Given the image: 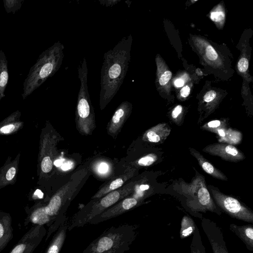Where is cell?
<instances>
[{"instance_id": "cell-26", "label": "cell", "mask_w": 253, "mask_h": 253, "mask_svg": "<svg viewBox=\"0 0 253 253\" xmlns=\"http://www.w3.org/2000/svg\"><path fill=\"white\" fill-rule=\"evenodd\" d=\"M225 14L222 11L212 12L211 14V19L214 22H220L224 18Z\"/></svg>"}, {"instance_id": "cell-32", "label": "cell", "mask_w": 253, "mask_h": 253, "mask_svg": "<svg viewBox=\"0 0 253 253\" xmlns=\"http://www.w3.org/2000/svg\"><path fill=\"white\" fill-rule=\"evenodd\" d=\"M182 107L181 105L177 106L172 112V117L173 119L176 118L181 113Z\"/></svg>"}, {"instance_id": "cell-6", "label": "cell", "mask_w": 253, "mask_h": 253, "mask_svg": "<svg viewBox=\"0 0 253 253\" xmlns=\"http://www.w3.org/2000/svg\"><path fill=\"white\" fill-rule=\"evenodd\" d=\"M46 232L44 226H33L8 253H33Z\"/></svg>"}, {"instance_id": "cell-40", "label": "cell", "mask_w": 253, "mask_h": 253, "mask_svg": "<svg viewBox=\"0 0 253 253\" xmlns=\"http://www.w3.org/2000/svg\"><path fill=\"white\" fill-rule=\"evenodd\" d=\"M61 164V161L60 160H56L54 162L55 165H56L57 166H60Z\"/></svg>"}, {"instance_id": "cell-35", "label": "cell", "mask_w": 253, "mask_h": 253, "mask_svg": "<svg viewBox=\"0 0 253 253\" xmlns=\"http://www.w3.org/2000/svg\"><path fill=\"white\" fill-rule=\"evenodd\" d=\"M184 84V81L180 79H177L174 82V84L176 87H181Z\"/></svg>"}, {"instance_id": "cell-16", "label": "cell", "mask_w": 253, "mask_h": 253, "mask_svg": "<svg viewBox=\"0 0 253 253\" xmlns=\"http://www.w3.org/2000/svg\"><path fill=\"white\" fill-rule=\"evenodd\" d=\"M18 158L14 160L10 164L8 163L1 168L0 171V188L4 186L14 179L17 172V168L18 164Z\"/></svg>"}, {"instance_id": "cell-7", "label": "cell", "mask_w": 253, "mask_h": 253, "mask_svg": "<svg viewBox=\"0 0 253 253\" xmlns=\"http://www.w3.org/2000/svg\"><path fill=\"white\" fill-rule=\"evenodd\" d=\"M202 226L211 245L213 253H229L220 228L213 221L204 218Z\"/></svg>"}, {"instance_id": "cell-10", "label": "cell", "mask_w": 253, "mask_h": 253, "mask_svg": "<svg viewBox=\"0 0 253 253\" xmlns=\"http://www.w3.org/2000/svg\"><path fill=\"white\" fill-rule=\"evenodd\" d=\"M13 231L10 214L0 211V253L12 239Z\"/></svg>"}, {"instance_id": "cell-33", "label": "cell", "mask_w": 253, "mask_h": 253, "mask_svg": "<svg viewBox=\"0 0 253 253\" xmlns=\"http://www.w3.org/2000/svg\"><path fill=\"white\" fill-rule=\"evenodd\" d=\"M220 125L221 122L219 120L211 121L207 124L208 126L210 128H217Z\"/></svg>"}, {"instance_id": "cell-1", "label": "cell", "mask_w": 253, "mask_h": 253, "mask_svg": "<svg viewBox=\"0 0 253 253\" xmlns=\"http://www.w3.org/2000/svg\"><path fill=\"white\" fill-rule=\"evenodd\" d=\"M132 36L123 37L104 54L100 73V106L103 109L119 91L130 61Z\"/></svg>"}, {"instance_id": "cell-31", "label": "cell", "mask_w": 253, "mask_h": 253, "mask_svg": "<svg viewBox=\"0 0 253 253\" xmlns=\"http://www.w3.org/2000/svg\"><path fill=\"white\" fill-rule=\"evenodd\" d=\"M109 167L105 163H100L97 168L98 171L102 174L107 172L108 170Z\"/></svg>"}, {"instance_id": "cell-3", "label": "cell", "mask_w": 253, "mask_h": 253, "mask_svg": "<svg viewBox=\"0 0 253 253\" xmlns=\"http://www.w3.org/2000/svg\"><path fill=\"white\" fill-rule=\"evenodd\" d=\"M136 228L128 224L112 226L92 241L82 253H125L136 237Z\"/></svg>"}, {"instance_id": "cell-29", "label": "cell", "mask_w": 253, "mask_h": 253, "mask_svg": "<svg viewBox=\"0 0 253 253\" xmlns=\"http://www.w3.org/2000/svg\"><path fill=\"white\" fill-rule=\"evenodd\" d=\"M216 93L214 90H210L207 92L204 96V100L206 102H210L214 99Z\"/></svg>"}, {"instance_id": "cell-23", "label": "cell", "mask_w": 253, "mask_h": 253, "mask_svg": "<svg viewBox=\"0 0 253 253\" xmlns=\"http://www.w3.org/2000/svg\"><path fill=\"white\" fill-rule=\"evenodd\" d=\"M52 168V162L49 156L44 157L41 163V169L44 172H49Z\"/></svg>"}, {"instance_id": "cell-25", "label": "cell", "mask_w": 253, "mask_h": 253, "mask_svg": "<svg viewBox=\"0 0 253 253\" xmlns=\"http://www.w3.org/2000/svg\"><path fill=\"white\" fill-rule=\"evenodd\" d=\"M172 74L169 71H165L160 77L159 82L160 85H164L167 84L171 79Z\"/></svg>"}, {"instance_id": "cell-8", "label": "cell", "mask_w": 253, "mask_h": 253, "mask_svg": "<svg viewBox=\"0 0 253 253\" xmlns=\"http://www.w3.org/2000/svg\"><path fill=\"white\" fill-rule=\"evenodd\" d=\"M203 150L212 155L220 157L226 161L238 162L245 159L242 152L230 144L214 143L206 146Z\"/></svg>"}, {"instance_id": "cell-18", "label": "cell", "mask_w": 253, "mask_h": 253, "mask_svg": "<svg viewBox=\"0 0 253 253\" xmlns=\"http://www.w3.org/2000/svg\"><path fill=\"white\" fill-rule=\"evenodd\" d=\"M20 115V112L17 111L3 120L2 122L4 124L0 127V134H10L19 129L21 125V122L19 121Z\"/></svg>"}, {"instance_id": "cell-20", "label": "cell", "mask_w": 253, "mask_h": 253, "mask_svg": "<svg viewBox=\"0 0 253 253\" xmlns=\"http://www.w3.org/2000/svg\"><path fill=\"white\" fill-rule=\"evenodd\" d=\"M191 245V253H206L205 249L202 244L199 231L196 227Z\"/></svg>"}, {"instance_id": "cell-27", "label": "cell", "mask_w": 253, "mask_h": 253, "mask_svg": "<svg viewBox=\"0 0 253 253\" xmlns=\"http://www.w3.org/2000/svg\"><path fill=\"white\" fill-rule=\"evenodd\" d=\"M249 61L247 58H242L238 63V68L242 73L245 72L248 69Z\"/></svg>"}, {"instance_id": "cell-38", "label": "cell", "mask_w": 253, "mask_h": 253, "mask_svg": "<svg viewBox=\"0 0 253 253\" xmlns=\"http://www.w3.org/2000/svg\"><path fill=\"white\" fill-rule=\"evenodd\" d=\"M35 195L37 196L39 198H42L43 197V193L40 190H37L35 193Z\"/></svg>"}, {"instance_id": "cell-28", "label": "cell", "mask_w": 253, "mask_h": 253, "mask_svg": "<svg viewBox=\"0 0 253 253\" xmlns=\"http://www.w3.org/2000/svg\"><path fill=\"white\" fill-rule=\"evenodd\" d=\"M124 181L121 178H117L113 181L109 186V189L105 193L110 192L120 187L123 184Z\"/></svg>"}, {"instance_id": "cell-14", "label": "cell", "mask_w": 253, "mask_h": 253, "mask_svg": "<svg viewBox=\"0 0 253 253\" xmlns=\"http://www.w3.org/2000/svg\"><path fill=\"white\" fill-rule=\"evenodd\" d=\"M170 132V128L168 124L162 123L148 130L145 134V137L150 142L157 143L166 139Z\"/></svg>"}, {"instance_id": "cell-22", "label": "cell", "mask_w": 253, "mask_h": 253, "mask_svg": "<svg viewBox=\"0 0 253 253\" xmlns=\"http://www.w3.org/2000/svg\"><path fill=\"white\" fill-rule=\"evenodd\" d=\"M157 159V155L150 154L140 159L138 164L141 166H149L153 164Z\"/></svg>"}, {"instance_id": "cell-17", "label": "cell", "mask_w": 253, "mask_h": 253, "mask_svg": "<svg viewBox=\"0 0 253 253\" xmlns=\"http://www.w3.org/2000/svg\"><path fill=\"white\" fill-rule=\"evenodd\" d=\"M8 62L4 52L0 50V101L5 96L4 91L8 83Z\"/></svg>"}, {"instance_id": "cell-36", "label": "cell", "mask_w": 253, "mask_h": 253, "mask_svg": "<svg viewBox=\"0 0 253 253\" xmlns=\"http://www.w3.org/2000/svg\"><path fill=\"white\" fill-rule=\"evenodd\" d=\"M72 163L70 162L67 163L63 165L62 169L63 170H67L71 167Z\"/></svg>"}, {"instance_id": "cell-15", "label": "cell", "mask_w": 253, "mask_h": 253, "mask_svg": "<svg viewBox=\"0 0 253 253\" xmlns=\"http://www.w3.org/2000/svg\"><path fill=\"white\" fill-rule=\"evenodd\" d=\"M189 150L191 154L197 159L199 165L206 173L219 179L227 180V177L221 171L213 167L199 152L191 148Z\"/></svg>"}, {"instance_id": "cell-11", "label": "cell", "mask_w": 253, "mask_h": 253, "mask_svg": "<svg viewBox=\"0 0 253 253\" xmlns=\"http://www.w3.org/2000/svg\"><path fill=\"white\" fill-rule=\"evenodd\" d=\"M67 219H66L60 225L53 236L45 253H59L66 238L68 228Z\"/></svg>"}, {"instance_id": "cell-9", "label": "cell", "mask_w": 253, "mask_h": 253, "mask_svg": "<svg viewBox=\"0 0 253 253\" xmlns=\"http://www.w3.org/2000/svg\"><path fill=\"white\" fill-rule=\"evenodd\" d=\"M45 206L41 204L34 206L30 209H25L27 216L24 225L26 226L31 223L34 225H46L48 227L51 224V218L45 211Z\"/></svg>"}, {"instance_id": "cell-13", "label": "cell", "mask_w": 253, "mask_h": 253, "mask_svg": "<svg viewBox=\"0 0 253 253\" xmlns=\"http://www.w3.org/2000/svg\"><path fill=\"white\" fill-rule=\"evenodd\" d=\"M233 232L246 245L248 250L253 251V226L252 224L238 226L232 223L229 225Z\"/></svg>"}, {"instance_id": "cell-2", "label": "cell", "mask_w": 253, "mask_h": 253, "mask_svg": "<svg viewBox=\"0 0 253 253\" xmlns=\"http://www.w3.org/2000/svg\"><path fill=\"white\" fill-rule=\"evenodd\" d=\"M64 49V45L58 41L39 55L23 82V99L58 71L63 60Z\"/></svg>"}, {"instance_id": "cell-34", "label": "cell", "mask_w": 253, "mask_h": 253, "mask_svg": "<svg viewBox=\"0 0 253 253\" xmlns=\"http://www.w3.org/2000/svg\"><path fill=\"white\" fill-rule=\"evenodd\" d=\"M190 92V88L188 85L183 87L180 91L181 95L183 97H187Z\"/></svg>"}, {"instance_id": "cell-12", "label": "cell", "mask_w": 253, "mask_h": 253, "mask_svg": "<svg viewBox=\"0 0 253 253\" xmlns=\"http://www.w3.org/2000/svg\"><path fill=\"white\" fill-rule=\"evenodd\" d=\"M131 110V104L128 101L123 102L113 115L110 124V131L115 132L121 126Z\"/></svg>"}, {"instance_id": "cell-30", "label": "cell", "mask_w": 253, "mask_h": 253, "mask_svg": "<svg viewBox=\"0 0 253 253\" xmlns=\"http://www.w3.org/2000/svg\"><path fill=\"white\" fill-rule=\"evenodd\" d=\"M120 0H99L98 2L100 4L106 7L112 6L120 2Z\"/></svg>"}, {"instance_id": "cell-5", "label": "cell", "mask_w": 253, "mask_h": 253, "mask_svg": "<svg viewBox=\"0 0 253 253\" xmlns=\"http://www.w3.org/2000/svg\"><path fill=\"white\" fill-rule=\"evenodd\" d=\"M217 206L232 218L253 223V212L237 199L225 195L218 189L210 188Z\"/></svg>"}, {"instance_id": "cell-4", "label": "cell", "mask_w": 253, "mask_h": 253, "mask_svg": "<svg viewBox=\"0 0 253 253\" xmlns=\"http://www.w3.org/2000/svg\"><path fill=\"white\" fill-rule=\"evenodd\" d=\"M181 188L184 195L193 198V201L190 203V206L193 207L194 210L218 213L202 176H196L190 183H181Z\"/></svg>"}, {"instance_id": "cell-24", "label": "cell", "mask_w": 253, "mask_h": 253, "mask_svg": "<svg viewBox=\"0 0 253 253\" xmlns=\"http://www.w3.org/2000/svg\"><path fill=\"white\" fill-rule=\"evenodd\" d=\"M206 56L211 60H215L218 57V54L211 45H208L206 48Z\"/></svg>"}, {"instance_id": "cell-39", "label": "cell", "mask_w": 253, "mask_h": 253, "mask_svg": "<svg viewBox=\"0 0 253 253\" xmlns=\"http://www.w3.org/2000/svg\"><path fill=\"white\" fill-rule=\"evenodd\" d=\"M218 134L220 135V136L224 137L225 136V133L224 130L222 129H219L217 130Z\"/></svg>"}, {"instance_id": "cell-37", "label": "cell", "mask_w": 253, "mask_h": 253, "mask_svg": "<svg viewBox=\"0 0 253 253\" xmlns=\"http://www.w3.org/2000/svg\"><path fill=\"white\" fill-rule=\"evenodd\" d=\"M139 188L141 191H144L148 189L149 188V186L147 184H142L140 186Z\"/></svg>"}, {"instance_id": "cell-21", "label": "cell", "mask_w": 253, "mask_h": 253, "mask_svg": "<svg viewBox=\"0 0 253 253\" xmlns=\"http://www.w3.org/2000/svg\"><path fill=\"white\" fill-rule=\"evenodd\" d=\"M24 0H3V6L7 13L14 14L21 7Z\"/></svg>"}, {"instance_id": "cell-19", "label": "cell", "mask_w": 253, "mask_h": 253, "mask_svg": "<svg viewBox=\"0 0 253 253\" xmlns=\"http://www.w3.org/2000/svg\"><path fill=\"white\" fill-rule=\"evenodd\" d=\"M196 227L194 221L189 216L184 215L181 221L180 238L184 239L190 236L194 232Z\"/></svg>"}]
</instances>
